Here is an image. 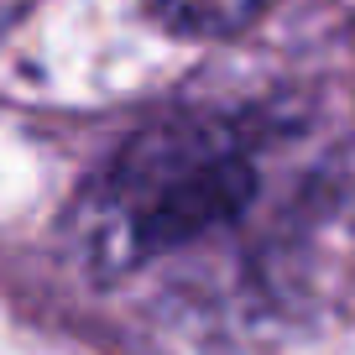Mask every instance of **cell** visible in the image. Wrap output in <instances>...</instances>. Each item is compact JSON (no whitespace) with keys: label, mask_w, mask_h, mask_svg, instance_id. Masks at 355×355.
Wrapping results in <instances>:
<instances>
[{"label":"cell","mask_w":355,"mask_h":355,"mask_svg":"<svg viewBox=\"0 0 355 355\" xmlns=\"http://www.w3.org/2000/svg\"><path fill=\"white\" fill-rule=\"evenodd\" d=\"M256 193V162L220 121H167L141 131L68 214L78 261L125 277L141 261L235 220Z\"/></svg>","instance_id":"1"},{"label":"cell","mask_w":355,"mask_h":355,"mask_svg":"<svg viewBox=\"0 0 355 355\" xmlns=\"http://www.w3.org/2000/svg\"><path fill=\"white\" fill-rule=\"evenodd\" d=\"M141 6L183 37H230L256 21L272 0H141Z\"/></svg>","instance_id":"2"}]
</instances>
